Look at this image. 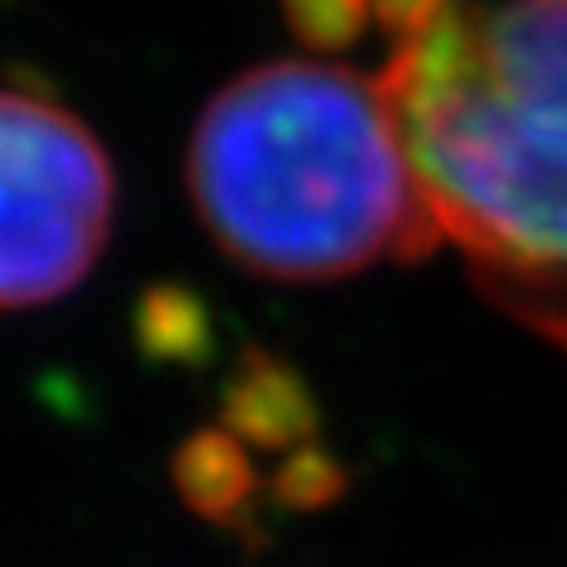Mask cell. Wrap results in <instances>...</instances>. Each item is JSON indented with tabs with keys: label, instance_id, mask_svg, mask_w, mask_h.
I'll return each mask as SVG.
<instances>
[{
	"label": "cell",
	"instance_id": "6da1fadb",
	"mask_svg": "<svg viewBox=\"0 0 567 567\" xmlns=\"http://www.w3.org/2000/svg\"><path fill=\"white\" fill-rule=\"evenodd\" d=\"M380 85L483 296L567 353V0H439Z\"/></svg>",
	"mask_w": 567,
	"mask_h": 567
},
{
	"label": "cell",
	"instance_id": "7a4b0ae2",
	"mask_svg": "<svg viewBox=\"0 0 567 567\" xmlns=\"http://www.w3.org/2000/svg\"><path fill=\"white\" fill-rule=\"evenodd\" d=\"M188 184L224 255L277 281L420 259L443 237L380 76L340 63H264L219 90Z\"/></svg>",
	"mask_w": 567,
	"mask_h": 567
},
{
	"label": "cell",
	"instance_id": "3957f363",
	"mask_svg": "<svg viewBox=\"0 0 567 567\" xmlns=\"http://www.w3.org/2000/svg\"><path fill=\"white\" fill-rule=\"evenodd\" d=\"M112 206L99 138L54 99L0 90V309L72 291L107 241Z\"/></svg>",
	"mask_w": 567,
	"mask_h": 567
}]
</instances>
